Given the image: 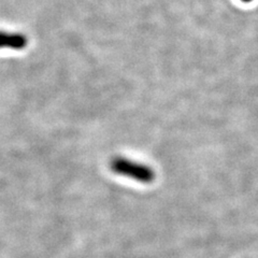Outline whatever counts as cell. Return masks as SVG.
Returning a JSON list of instances; mask_svg holds the SVG:
<instances>
[{"mask_svg": "<svg viewBox=\"0 0 258 258\" xmlns=\"http://www.w3.org/2000/svg\"><path fill=\"white\" fill-rule=\"evenodd\" d=\"M110 168L115 174L142 184H151L156 177L154 170L150 166L123 156L111 159Z\"/></svg>", "mask_w": 258, "mask_h": 258, "instance_id": "cell-1", "label": "cell"}, {"mask_svg": "<svg viewBox=\"0 0 258 258\" xmlns=\"http://www.w3.org/2000/svg\"><path fill=\"white\" fill-rule=\"evenodd\" d=\"M28 45V38L22 32L0 30V50L22 51Z\"/></svg>", "mask_w": 258, "mask_h": 258, "instance_id": "cell-2", "label": "cell"}, {"mask_svg": "<svg viewBox=\"0 0 258 258\" xmlns=\"http://www.w3.org/2000/svg\"><path fill=\"white\" fill-rule=\"evenodd\" d=\"M240 2H242L243 4H249V3H253L254 0H240Z\"/></svg>", "mask_w": 258, "mask_h": 258, "instance_id": "cell-3", "label": "cell"}]
</instances>
